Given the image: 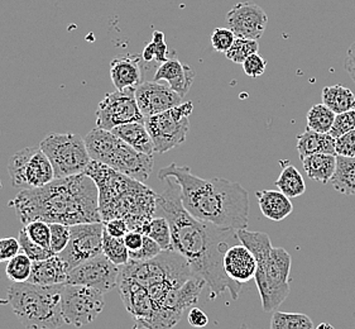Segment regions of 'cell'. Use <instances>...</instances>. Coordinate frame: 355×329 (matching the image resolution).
Here are the masks:
<instances>
[{"label":"cell","instance_id":"6da1fadb","mask_svg":"<svg viewBox=\"0 0 355 329\" xmlns=\"http://www.w3.org/2000/svg\"><path fill=\"white\" fill-rule=\"evenodd\" d=\"M162 181L164 189L162 194H157V213L170 223L173 251L185 258L193 276L205 281L213 296L227 290L236 301L243 285L227 276L223 264L227 251L239 241L238 230L193 218L182 205L178 181L173 178Z\"/></svg>","mask_w":355,"mask_h":329},{"label":"cell","instance_id":"7a4b0ae2","mask_svg":"<svg viewBox=\"0 0 355 329\" xmlns=\"http://www.w3.org/2000/svg\"><path fill=\"white\" fill-rule=\"evenodd\" d=\"M9 207L24 226L33 221L66 226L103 222L98 186L86 174L55 179L37 189H21Z\"/></svg>","mask_w":355,"mask_h":329},{"label":"cell","instance_id":"3957f363","mask_svg":"<svg viewBox=\"0 0 355 329\" xmlns=\"http://www.w3.org/2000/svg\"><path fill=\"white\" fill-rule=\"evenodd\" d=\"M166 178L178 181L182 205L193 218L236 230L248 227V192L239 183L223 178L201 179L190 167L175 162L158 172V179Z\"/></svg>","mask_w":355,"mask_h":329},{"label":"cell","instance_id":"277c9868","mask_svg":"<svg viewBox=\"0 0 355 329\" xmlns=\"http://www.w3.org/2000/svg\"><path fill=\"white\" fill-rule=\"evenodd\" d=\"M99 192V210L103 222L123 219L129 230L142 233L157 213V194L138 180L115 171L92 160L85 171Z\"/></svg>","mask_w":355,"mask_h":329},{"label":"cell","instance_id":"5b68a950","mask_svg":"<svg viewBox=\"0 0 355 329\" xmlns=\"http://www.w3.org/2000/svg\"><path fill=\"white\" fill-rule=\"evenodd\" d=\"M239 242L254 255L257 261V287L264 312H275L290 294L291 255L282 247H273L270 238L263 232L238 230Z\"/></svg>","mask_w":355,"mask_h":329},{"label":"cell","instance_id":"8992f818","mask_svg":"<svg viewBox=\"0 0 355 329\" xmlns=\"http://www.w3.org/2000/svg\"><path fill=\"white\" fill-rule=\"evenodd\" d=\"M64 284L37 285L13 282L8 289V301L15 317L27 329H58L64 323L61 295Z\"/></svg>","mask_w":355,"mask_h":329},{"label":"cell","instance_id":"52a82bcc","mask_svg":"<svg viewBox=\"0 0 355 329\" xmlns=\"http://www.w3.org/2000/svg\"><path fill=\"white\" fill-rule=\"evenodd\" d=\"M119 276L139 282L157 305L172 289L182 287L193 275L185 258L172 250L162 251L157 258L146 262L129 260L127 265L121 266Z\"/></svg>","mask_w":355,"mask_h":329},{"label":"cell","instance_id":"ba28073f","mask_svg":"<svg viewBox=\"0 0 355 329\" xmlns=\"http://www.w3.org/2000/svg\"><path fill=\"white\" fill-rule=\"evenodd\" d=\"M85 140L89 155L94 161L105 164L132 179L146 183L153 169V156L138 152L112 130L94 128Z\"/></svg>","mask_w":355,"mask_h":329},{"label":"cell","instance_id":"9c48e42d","mask_svg":"<svg viewBox=\"0 0 355 329\" xmlns=\"http://www.w3.org/2000/svg\"><path fill=\"white\" fill-rule=\"evenodd\" d=\"M40 147L53 166L56 179L85 174L92 162L85 140L71 132L51 133L43 138Z\"/></svg>","mask_w":355,"mask_h":329},{"label":"cell","instance_id":"30bf717a","mask_svg":"<svg viewBox=\"0 0 355 329\" xmlns=\"http://www.w3.org/2000/svg\"><path fill=\"white\" fill-rule=\"evenodd\" d=\"M192 112V101H186L164 113L144 118L146 127L155 144V152L166 153L185 142L190 129L189 117Z\"/></svg>","mask_w":355,"mask_h":329},{"label":"cell","instance_id":"8fae6325","mask_svg":"<svg viewBox=\"0 0 355 329\" xmlns=\"http://www.w3.org/2000/svg\"><path fill=\"white\" fill-rule=\"evenodd\" d=\"M8 174L12 185L21 189H37L50 184L55 170L41 147H26L9 160Z\"/></svg>","mask_w":355,"mask_h":329},{"label":"cell","instance_id":"7c38bea8","mask_svg":"<svg viewBox=\"0 0 355 329\" xmlns=\"http://www.w3.org/2000/svg\"><path fill=\"white\" fill-rule=\"evenodd\" d=\"M205 285V281L201 278L192 276L182 287L172 289L161 303L157 304L155 314L146 328L171 329L175 327L186 310L198 303L200 293Z\"/></svg>","mask_w":355,"mask_h":329},{"label":"cell","instance_id":"4fadbf2b","mask_svg":"<svg viewBox=\"0 0 355 329\" xmlns=\"http://www.w3.org/2000/svg\"><path fill=\"white\" fill-rule=\"evenodd\" d=\"M104 307V293L84 285L64 284L61 308L66 324L78 328L87 326L96 319Z\"/></svg>","mask_w":355,"mask_h":329},{"label":"cell","instance_id":"5bb4252c","mask_svg":"<svg viewBox=\"0 0 355 329\" xmlns=\"http://www.w3.org/2000/svg\"><path fill=\"white\" fill-rule=\"evenodd\" d=\"M104 223H81L71 226V236L67 247L57 256L67 266L69 271L87 260L103 253Z\"/></svg>","mask_w":355,"mask_h":329},{"label":"cell","instance_id":"9a60e30c","mask_svg":"<svg viewBox=\"0 0 355 329\" xmlns=\"http://www.w3.org/2000/svg\"><path fill=\"white\" fill-rule=\"evenodd\" d=\"M144 121V115L138 107L135 89H124L107 94L96 109V127L113 130L127 123Z\"/></svg>","mask_w":355,"mask_h":329},{"label":"cell","instance_id":"2e32d148","mask_svg":"<svg viewBox=\"0 0 355 329\" xmlns=\"http://www.w3.org/2000/svg\"><path fill=\"white\" fill-rule=\"evenodd\" d=\"M121 267L112 262L104 253H100L70 270L66 284L93 287L105 294L118 287Z\"/></svg>","mask_w":355,"mask_h":329},{"label":"cell","instance_id":"e0dca14e","mask_svg":"<svg viewBox=\"0 0 355 329\" xmlns=\"http://www.w3.org/2000/svg\"><path fill=\"white\" fill-rule=\"evenodd\" d=\"M225 22L236 38L258 41L267 28L268 17L258 4L242 1L229 10Z\"/></svg>","mask_w":355,"mask_h":329},{"label":"cell","instance_id":"ac0fdd59","mask_svg":"<svg viewBox=\"0 0 355 329\" xmlns=\"http://www.w3.org/2000/svg\"><path fill=\"white\" fill-rule=\"evenodd\" d=\"M138 107L144 118L164 113L182 104V96L158 81H144L135 89Z\"/></svg>","mask_w":355,"mask_h":329},{"label":"cell","instance_id":"d6986e66","mask_svg":"<svg viewBox=\"0 0 355 329\" xmlns=\"http://www.w3.org/2000/svg\"><path fill=\"white\" fill-rule=\"evenodd\" d=\"M118 287L121 301L129 314L135 318V322L141 327L146 328L156 310L155 301L150 298L147 289L135 280L125 276H119Z\"/></svg>","mask_w":355,"mask_h":329},{"label":"cell","instance_id":"ffe728a7","mask_svg":"<svg viewBox=\"0 0 355 329\" xmlns=\"http://www.w3.org/2000/svg\"><path fill=\"white\" fill-rule=\"evenodd\" d=\"M223 265L227 276L238 284L244 285L256 276V258L244 244L232 246L224 255Z\"/></svg>","mask_w":355,"mask_h":329},{"label":"cell","instance_id":"44dd1931","mask_svg":"<svg viewBox=\"0 0 355 329\" xmlns=\"http://www.w3.org/2000/svg\"><path fill=\"white\" fill-rule=\"evenodd\" d=\"M142 55L116 56L110 62V79L116 90L137 89L143 81Z\"/></svg>","mask_w":355,"mask_h":329},{"label":"cell","instance_id":"7402d4cb","mask_svg":"<svg viewBox=\"0 0 355 329\" xmlns=\"http://www.w3.org/2000/svg\"><path fill=\"white\" fill-rule=\"evenodd\" d=\"M196 72L189 65H184L176 56L168 58L164 64L159 65L155 74V81H166L173 92L182 98L190 92Z\"/></svg>","mask_w":355,"mask_h":329},{"label":"cell","instance_id":"603a6c76","mask_svg":"<svg viewBox=\"0 0 355 329\" xmlns=\"http://www.w3.org/2000/svg\"><path fill=\"white\" fill-rule=\"evenodd\" d=\"M69 269L57 255L42 261H36L32 265V273L28 282L37 285H58L66 284Z\"/></svg>","mask_w":355,"mask_h":329},{"label":"cell","instance_id":"cb8c5ba5","mask_svg":"<svg viewBox=\"0 0 355 329\" xmlns=\"http://www.w3.org/2000/svg\"><path fill=\"white\" fill-rule=\"evenodd\" d=\"M256 196L262 214L270 221L282 222L293 212L290 198L279 190H259Z\"/></svg>","mask_w":355,"mask_h":329},{"label":"cell","instance_id":"d4e9b609","mask_svg":"<svg viewBox=\"0 0 355 329\" xmlns=\"http://www.w3.org/2000/svg\"><path fill=\"white\" fill-rule=\"evenodd\" d=\"M112 132L138 152L153 156L155 144L150 138V132L146 127L144 121L121 124V126L115 127Z\"/></svg>","mask_w":355,"mask_h":329},{"label":"cell","instance_id":"484cf974","mask_svg":"<svg viewBox=\"0 0 355 329\" xmlns=\"http://www.w3.org/2000/svg\"><path fill=\"white\" fill-rule=\"evenodd\" d=\"M296 140H297L296 149L301 160L316 153H327V155L336 156V150H335L336 140L329 133H318L310 129H306L302 135L296 137Z\"/></svg>","mask_w":355,"mask_h":329},{"label":"cell","instance_id":"4316f807","mask_svg":"<svg viewBox=\"0 0 355 329\" xmlns=\"http://www.w3.org/2000/svg\"><path fill=\"white\" fill-rule=\"evenodd\" d=\"M307 176L321 184L330 183L336 169V156L327 153H316L301 160Z\"/></svg>","mask_w":355,"mask_h":329},{"label":"cell","instance_id":"83f0119b","mask_svg":"<svg viewBox=\"0 0 355 329\" xmlns=\"http://www.w3.org/2000/svg\"><path fill=\"white\" fill-rule=\"evenodd\" d=\"M321 99L322 104L331 109L335 115L355 110V95L345 86L333 85L324 87Z\"/></svg>","mask_w":355,"mask_h":329},{"label":"cell","instance_id":"f1b7e54d","mask_svg":"<svg viewBox=\"0 0 355 329\" xmlns=\"http://www.w3.org/2000/svg\"><path fill=\"white\" fill-rule=\"evenodd\" d=\"M330 183L338 193L355 195V158L336 156V169Z\"/></svg>","mask_w":355,"mask_h":329},{"label":"cell","instance_id":"f546056e","mask_svg":"<svg viewBox=\"0 0 355 329\" xmlns=\"http://www.w3.org/2000/svg\"><path fill=\"white\" fill-rule=\"evenodd\" d=\"M278 190L291 198H299L306 193V183L301 172L292 164H284L279 178L276 180Z\"/></svg>","mask_w":355,"mask_h":329},{"label":"cell","instance_id":"4dcf8cb0","mask_svg":"<svg viewBox=\"0 0 355 329\" xmlns=\"http://www.w3.org/2000/svg\"><path fill=\"white\" fill-rule=\"evenodd\" d=\"M334 112L325 104H315L306 115L307 129L318 133H329L335 121Z\"/></svg>","mask_w":355,"mask_h":329},{"label":"cell","instance_id":"1f68e13d","mask_svg":"<svg viewBox=\"0 0 355 329\" xmlns=\"http://www.w3.org/2000/svg\"><path fill=\"white\" fill-rule=\"evenodd\" d=\"M142 233L144 236L150 237L153 241H156L162 250H173L170 223L162 215L155 217L148 224H146Z\"/></svg>","mask_w":355,"mask_h":329},{"label":"cell","instance_id":"d6a6232c","mask_svg":"<svg viewBox=\"0 0 355 329\" xmlns=\"http://www.w3.org/2000/svg\"><path fill=\"white\" fill-rule=\"evenodd\" d=\"M270 329H315L309 317L302 313L275 312L270 319Z\"/></svg>","mask_w":355,"mask_h":329},{"label":"cell","instance_id":"836d02e7","mask_svg":"<svg viewBox=\"0 0 355 329\" xmlns=\"http://www.w3.org/2000/svg\"><path fill=\"white\" fill-rule=\"evenodd\" d=\"M103 253L115 265L124 266L129 262V251L124 244V239L110 236L105 230L103 239Z\"/></svg>","mask_w":355,"mask_h":329},{"label":"cell","instance_id":"e575fe53","mask_svg":"<svg viewBox=\"0 0 355 329\" xmlns=\"http://www.w3.org/2000/svg\"><path fill=\"white\" fill-rule=\"evenodd\" d=\"M33 261L21 251L17 256L8 261L6 273L12 282H27L32 273Z\"/></svg>","mask_w":355,"mask_h":329},{"label":"cell","instance_id":"d590c367","mask_svg":"<svg viewBox=\"0 0 355 329\" xmlns=\"http://www.w3.org/2000/svg\"><path fill=\"white\" fill-rule=\"evenodd\" d=\"M144 62L156 61L158 64H164L168 60V47L164 41V33L161 31H155L150 41L142 52Z\"/></svg>","mask_w":355,"mask_h":329},{"label":"cell","instance_id":"8d00e7d4","mask_svg":"<svg viewBox=\"0 0 355 329\" xmlns=\"http://www.w3.org/2000/svg\"><path fill=\"white\" fill-rule=\"evenodd\" d=\"M259 43L254 40L247 38H236L230 50L225 52L227 60L234 64H243L249 56L258 53Z\"/></svg>","mask_w":355,"mask_h":329},{"label":"cell","instance_id":"74e56055","mask_svg":"<svg viewBox=\"0 0 355 329\" xmlns=\"http://www.w3.org/2000/svg\"><path fill=\"white\" fill-rule=\"evenodd\" d=\"M27 236L31 241L41 246L43 248L51 250V227L50 223L43 221H33L24 226Z\"/></svg>","mask_w":355,"mask_h":329},{"label":"cell","instance_id":"f35d334b","mask_svg":"<svg viewBox=\"0 0 355 329\" xmlns=\"http://www.w3.org/2000/svg\"><path fill=\"white\" fill-rule=\"evenodd\" d=\"M18 241H19V244H21V250L23 251L33 262L42 261V260H46V258L55 256V253H53L52 251L43 248L41 246L35 244L33 241H31L24 228H21V230H19Z\"/></svg>","mask_w":355,"mask_h":329},{"label":"cell","instance_id":"ab89813d","mask_svg":"<svg viewBox=\"0 0 355 329\" xmlns=\"http://www.w3.org/2000/svg\"><path fill=\"white\" fill-rule=\"evenodd\" d=\"M51 227V251L58 255L67 247L70 236H71V226H66L61 223H50Z\"/></svg>","mask_w":355,"mask_h":329},{"label":"cell","instance_id":"60d3db41","mask_svg":"<svg viewBox=\"0 0 355 329\" xmlns=\"http://www.w3.org/2000/svg\"><path fill=\"white\" fill-rule=\"evenodd\" d=\"M162 251L164 250L159 247V244H157L156 241H153L150 237L144 236L142 247L138 251L129 252V260L137 261V262H146L152 258H157Z\"/></svg>","mask_w":355,"mask_h":329},{"label":"cell","instance_id":"b9f144b4","mask_svg":"<svg viewBox=\"0 0 355 329\" xmlns=\"http://www.w3.org/2000/svg\"><path fill=\"white\" fill-rule=\"evenodd\" d=\"M353 129H355V110H349L345 113L336 115L334 124L330 129L329 135L336 140V138L344 136L345 133H348Z\"/></svg>","mask_w":355,"mask_h":329},{"label":"cell","instance_id":"7bdbcfd3","mask_svg":"<svg viewBox=\"0 0 355 329\" xmlns=\"http://www.w3.org/2000/svg\"><path fill=\"white\" fill-rule=\"evenodd\" d=\"M236 37L230 28H215L211 35V46L216 52L225 53L235 42Z\"/></svg>","mask_w":355,"mask_h":329},{"label":"cell","instance_id":"ee69618b","mask_svg":"<svg viewBox=\"0 0 355 329\" xmlns=\"http://www.w3.org/2000/svg\"><path fill=\"white\" fill-rule=\"evenodd\" d=\"M335 150L336 156L355 158V129L345 133L344 136L336 138Z\"/></svg>","mask_w":355,"mask_h":329},{"label":"cell","instance_id":"f6af8a7d","mask_svg":"<svg viewBox=\"0 0 355 329\" xmlns=\"http://www.w3.org/2000/svg\"><path fill=\"white\" fill-rule=\"evenodd\" d=\"M242 65L243 70L249 78H259L267 69V61L258 53L249 56Z\"/></svg>","mask_w":355,"mask_h":329},{"label":"cell","instance_id":"bcb514c9","mask_svg":"<svg viewBox=\"0 0 355 329\" xmlns=\"http://www.w3.org/2000/svg\"><path fill=\"white\" fill-rule=\"evenodd\" d=\"M19 241L15 238H0V264L8 262L21 252Z\"/></svg>","mask_w":355,"mask_h":329},{"label":"cell","instance_id":"7dc6e473","mask_svg":"<svg viewBox=\"0 0 355 329\" xmlns=\"http://www.w3.org/2000/svg\"><path fill=\"white\" fill-rule=\"evenodd\" d=\"M104 223L105 232L110 236L116 237V238H123L129 232L128 224L124 222L123 219H110Z\"/></svg>","mask_w":355,"mask_h":329},{"label":"cell","instance_id":"c3c4849f","mask_svg":"<svg viewBox=\"0 0 355 329\" xmlns=\"http://www.w3.org/2000/svg\"><path fill=\"white\" fill-rule=\"evenodd\" d=\"M123 239H124V244L127 246L129 252H133V251H138L142 247L144 235L138 230H129L128 233L123 237Z\"/></svg>","mask_w":355,"mask_h":329},{"label":"cell","instance_id":"681fc988","mask_svg":"<svg viewBox=\"0 0 355 329\" xmlns=\"http://www.w3.org/2000/svg\"><path fill=\"white\" fill-rule=\"evenodd\" d=\"M187 319L192 327H195V328H204L209 323V317L199 308L190 309Z\"/></svg>","mask_w":355,"mask_h":329},{"label":"cell","instance_id":"f907efd6","mask_svg":"<svg viewBox=\"0 0 355 329\" xmlns=\"http://www.w3.org/2000/svg\"><path fill=\"white\" fill-rule=\"evenodd\" d=\"M344 67H345V71L350 75V78L355 81V42L347 51V56L344 60Z\"/></svg>","mask_w":355,"mask_h":329},{"label":"cell","instance_id":"816d5d0a","mask_svg":"<svg viewBox=\"0 0 355 329\" xmlns=\"http://www.w3.org/2000/svg\"><path fill=\"white\" fill-rule=\"evenodd\" d=\"M315 329H335L331 324L329 323H320L319 326Z\"/></svg>","mask_w":355,"mask_h":329},{"label":"cell","instance_id":"f5cc1de1","mask_svg":"<svg viewBox=\"0 0 355 329\" xmlns=\"http://www.w3.org/2000/svg\"><path fill=\"white\" fill-rule=\"evenodd\" d=\"M239 329H249L248 327H247V326H245V324H242V326H241V328Z\"/></svg>","mask_w":355,"mask_h":329},{"label":"cell","instance_id":"db71d44e","mask_svg":"<svg viewBox=\"0 0 355 329\" xmlns=\"http://www.w3.org/2000/svg\"><path fill=\"white\" fill-rule=\"evenodd\" d=\"M1 187H3V184H1V181H0V189H1Z\"/></svg>","mask_w":355,"mask_h":329}]
</instances>
